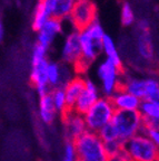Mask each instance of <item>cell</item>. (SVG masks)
<instances>
[{
    "instance_id": "1",
    "label": "cell",
    "mask_w": 159,
    "mask_h": 161,
    "mask_svg": "<svg viewBox=\"0 0 159 161\" xmlns=\"http://www.w3.org/2000/svg\"><path fill=\"white\" fill-rule=\"evenodd\" d=\"M74 143L79 161H109L105 143L98 133L86 131Z\"/></svg>"
},
{
    "instance_id": "2",
    "label": "cell",
    "mask_w": 159,
    "mask_h": 161,
    "mask_svg": "<svg viewBox=\"0 0 159 161\" xmlns=\"http://www.w3.org/2000/svg\"><path fill=\"white\" fill-rule=\"evenodd\" d=\"M116 108L110 97L100 96L99 100L84 114L87 131L98 133L100 129L111 123Z\"/></svg>"
},
{
    "instance_id": "3",
    "label": "cell",
    "mask_w": 159,
    "mask_h": 161,
    "mask_svg": "<svg viewBox=\"0 0 159 161\" xmlns=\"http://www.w3.org/2000/svg\"><path fill=\"white\" fill-rule=\"evenodd\" d=\"M111 123L116 129L118 140L125 144L141 132L142 116L138 111H116Z\"/></svg>"
},
{
    "instance_id": "4",
    "label": "cell",
    "mask_w": 159,
    "mask_h": 161,
    "mask_svg": "<svg viewBox=\"0 0 159 161\" xmlns=\"http://www.w3.org/2000/svg\"><path fill=\"white\" fill-rule=\"evenodd\" d=\"M124 148L131 161L159 160V148L142 132L127 141Z\"/></svg>"
},
{
    "instance_id": "5",
    "label": "cell",
    "mask_w": 159,
    "mask_h": 161,
    "mask_svg": "<svg viewBox=\"0 0 159 161\" xmlns=\"http://www.w3.org/2000/svg\"><path fill=\"white\" fill-rule=\"evenodd\" d=\"M124 70L119 69L109 59L100 62L96 69L97 77L100 80V93L101 96L111 97L121 85V77Z\"/></svg>"
},
{
    "instance_id": "6",
    "label": "cell",
    "mask_w": 159,
    "mask_h": 161,
    "mask_svg": "<svg viewBox=\"0 0 159 161\" xmlns=\"http://www.w3.org/2000/svg\"><path fill=\"white\" fill-rule=\"evenodd\" d=\"M97 18V8L92 0H75L69 18L74 29L80 30L89 26Z\"/></svg>"
},
{
    "instance_id": "7",
    "label": "cell",
    "mask_w": 159,
    "mask_h": 161,
    "mask_svg": "<svg viewBox=\"0 0 159 161\" xmlns=\"http://www.w3.org/2000/svg\"><path fill=\"white\" fill-rule=\"evenodd\" d=\"M62 128L65 141H75L87 131L84 115L72 110H68L62 115Z\"/></svg>"
},
{
    "instance_id": "8",
    "label": "cell",
    "mask_w": 159,
    "mask_h": 161,
    "mask_svg": "<svg viewBox=\"0 0 159 161\" xmlns=\"http://www.w3.org/2000/svg\"><path fill=\"white\" fill-rule=\"evenodd\" d=\"M80 56H81V45L79 39V31L72 29L62 44L61 52H60L61 62L68 66H72L74 68V66L80 59Z\"/></svg>"
},
{
    "instance_id": "9",
    "label": "cell",
    "mask_w": 159,
    "mask_h": 161,
    "mask_svg": "<svg viewBox=\"0 0 159 161\" xmlns=\"http://www.w3.org/2000/svg\"><path fill=\"white\" fill-rule=\"evenodd\" d=\"M100 88L91 78L85 77V88L78 100L76 101L72 111L84 115L92 105L100 98Z\"/></svg>"
},
{
    "instance_id": "10",
    "label": "cell",
    "mask_w": 159,
    "mask_h": 161,
    "mask_svg": "<svg viewBox=\"0 0 159 161\" xmlns=\"http://www.w3.org/2000/svg\"><path fill=\"white\" fill-rule=\"evenodd\" d=\"M74 77L75 75H72V73L70 72V66L64 63L59 64L54 60L48 62L47 78L51 90L58 87L64 88Z\"/></svg>"
},
{
    "instance_id": "11",
    "label": "cell",
    "mask_w": 159,
    "mask_h": 161,
    "mask_svg": "<svg viewBox=\"0 0 159 161\" xmlns=\"http://www.w3.org/2000/svg\"><path fill=\"white\" fill-rule=\"evenodd\" d=\"M48 59L38 62V63H31V72H30V82L36 88L38 96L46 95L51 92L47 78V66Z\"/></svg>"
},
{
    "instance_id": "12",
    "label": "cell",
    "mask_w": 159,
    "mask_h": 161,
    "mask_svg": "<svg viewBox=\"0 0 159 161\" xmlns=\"http://www.w3.org/2000/svg\"><path fill=\"white\" fill-rule=\"evenodd\" d=\"M138 35H137V49L144 59L152 60L154 58V46L149 30V23L142 19L138 23Z\"/></svg>"
},
{
    "instance_id": "13",
    "label": "cell",
    "mask_w": 159,
    "mask_h": 161,
    "mask_svg": "<svg viewBox=\"0 0 159 161\" xmlns=\"http://www.w3.org/2000/svg\"><path fill=\"white\" fill-rule=\"evenodd\" d=\"M62 23H64V20L55 17L48 19L47 23L44 25V27L38 31L37 44L49 49L56 37L60 35L64 30L62 29Z\"/></svg>"
},
{
    "instance_id": "14",
    "label": "cell",
    "mask_w": 159,
    "mask_h": 161,
    "mask_svg": "<svg viewBox=\"0 0 159 161\" xmlns=\"http://www.w3.org/2000/svg\"><path fill=\"white\" fill-rule=\"evenodd\" d=\"M57 8V0H39L33 18V29L39 31L47 20L54 17Z\"/></svg>"
},
{
    "instance_id": "15",
    "label": "cell",
    "mask_w": 159,
    "mask_h": 161,
    "mask_svg": "<svg viewBox=\"0 0 159 161\" xmlns=\"http://www.w3.org/2000/svg\"><path fill=\"white\" fill-rule=\"evenodd\" d=\"M116 111H138L141 100L131 94L127 93L126 91L119 90L110 97Z\"/></svg>"
},
{
    "instance_id": "16",
    "label": "cell",
    "mask_w": 159,
    "mask_h": 161,
    "mask_svg": "<svg viewBox=\"0 0 159 161\" xmlns=\"http://www.w3.org/2000/svg\"><path fill=\"white\" fill-rule=\"evenodd\" d=\"M38 114L39 119L42 123L46 125H50L55 122L57 118V111L54 106L51 94L48 93L46 95L39 96V102H38Z\"/></svg>"
},
{
    "instance_id": "17",
    "label": "cell",
    "mask_w": 159,
    "mask_h": 161,
    "mask_svg": "<svg viewBox=\"0 0 159 161\" xmlns=\"http://www.w3.org/2000/svg\"><path fill=\"white\" fill-rule=\"evenodd\" d=\"M84 88H85V77H82L80 74L75 75V77L72 78L69 83L64 87L66 100H67V105L69 110H72L76 101L78 100V97L80 96Z\"/></svg>"
},
{
    "instance_id": "18",
    "label": "cell",
    "mask_w": 159,
    "mask_h": 161,
    "mask_svg": "<svg viewBox=\"0 0 159 161\" xmlns=\"http://www.w3.org/2000/svg\"><path fill=\"white\" fill-rule=\"evenodd\" d=\"M120 88L126 91L136 97L144 100L145 98V77L138 76H125L121 77Z\"/></svg>"
},
{
    "instance_id": "19",
    "label": "cell",
    "mask_w": 159,
    "mask_h": 161,
    "mask_svg": "<svg viewBox=\"0 0 159 161\" xmlns=\"http://www.w3.org/2000/svg\"><path fill=\"white\" fill-rule=\"evenodd\" d=\"M102 53L106 55L107 59H109L119 69L122 70V62L119 53H118L117 47H116V44H115L114 39L107 34L102 38Z\"/></svg>"
},
{
    "instance_id": "20",
    "label": "cell",
    "mask_w": 159,
    "mask_h": 161,
    "mask_svg": "<svg viewBox=\"0 0 159 161\" xmlns=\"http://www.w3.org/2000/svg\"><path fill=\"white\" fill-rule=\"evenodd\" d=\"M159 105V78L149 76L145 77V98Z\"/></svg>"
},
{
    "instance_id": "21",
    "label": "cell",
    "mask_w": 159,
    "mask_h": 161,
    "mask_svg": "<svg viewBox=\"0 0 159 161\" xmlns=\"http://www.w3.org/2000/svg\"><path fill=\"white\" fill-rule=\"evenodd\" d=\"M52 97V102H54V106H55L57 113L60 115H64V114L67 112L69 108L67 105V100H66L65 95V91L62 87L54 88L50 92Z\"/></svg>"
},
{
    "instance_id": "22",
    "label": "cell",
    "mask_w": 159,
    "mask_h": 161,
    "mask_svg": "<svg viewBox=\"0 0 159 161\" xmlns=\"http://www.w3.org/2000/svg\"><path fill=\"white\" fill-rule=\"evenodd\" d=\"M138 112L142 118H159V105L150 100H141Z\"/></svg>"
},
{
    "instance_id": "23",
    "label": "cell",
    "mask_w": 159,
    "mask_h": 161,
    "mask_svg": "<svg viewBox=\"0 0 159 161\" xmlns=\"http://www.w3.org/2000/svg\"><path fill=\"white\" fill-rule=\"evenodd\" d=\"M75 0H57V8H56L54 17L58 19H68L71 14Z\"/></svg>"
},
{
    "instance_id": "24",
    "label": "cell",
    "mask_w": 159,
    "mask_h": 161,
    "mask_svg": "<svg viewBox=\"0 0 159 161\" xmlns=\"http://www.w3.org/2000/svg\"><path fill=\"white\" fill-rule=\"evenodd\" d=\"M120 20H121L122 26L125 27H129L135 23L136 17H135V13L132 10V7L130 3H124L121 6V14H120Z\"/></svg>"
},
{
    "instance_id": "25",
    "label": "cell",
    "mask_w": 159,
    "mask_h": 161,
    "mask_svg": "<svg viewBox=\"0 0 159 161\" xmlns=\"http://www.w3.org/2000/svg\"><path fill=\"white\" fill-rule=\"evenodd\" d=\"M98 136L101 139L104 143H108V142H112V141H117L118 136L116 132V129L112 125V123H109L107 125H105L102 129H100L98 132Z\"/></svg>"
},
{
    "instance_id": "26",
    "label": "cell",
    "mask_w": 159,
    "mask_h": 161,
    "mask_svg": "<svg viewBox=\"0 0 159 161\" xmlns=\"http://www.w3.org/2000/svg\"><path fill=\"white\" fill-rule=\"evenodd\" d=\"M61 161H79L74 141H65L62 148Z\"/></svg>"
},
{
    "instance_id": "27",
    "label": "cell",
    "mask_w": 159,
    "mask_h": 161,
    "mask_svg": "<svg viewBox=\"0 0 159 161\" xmlns=\"http://www.w3.org/2000/svg\"><path fill=\"white\" fill-rule=\"evenodd\" d=\"M47 55H48V48L36 43V45L33 46V55H31V63H38V62H42V60L48 59Z\"/></svg>"
},
{
    "instance_id": "28",
    "label": "cell",
    "mask_w": 159,
    "mask_h": 161,
    "mask_svg": "<svg viewBox=\"0 0 159 161\" xmlns=\"http://www.w3.org/2000/svg\"><path fill=\"white\" fill-rule=\"evenodd\" d=\"M105 148H106V151H107V154L110 160L111 158L117 156L120 151L124 149V144L119 140H117V141H112V142H108V143H105Z\"/></svg>"
},
{
    "instance_id": "29",
    "label": "cell",
    "mask_w": 159,
    "mask_h": 161,
    "mask_svg": "<svg viewBox=\"0 0 159 161\" xmlns=\"http://www.w3.org/2000/svg\"><path fill=\"white\" fill-rule=\"evenodd\" d=\"M142 129L159 130V118H142Z\"/></svg>"
},
{
    "instance_id": "30",
    "label": "cell",
    "mask_w": 159,
    "mask_h": 161,
    "mask_svg": "<svg viewBox=\"0 0 159 161\" xmlns=\"http://www.w3.org/2000/svg\"><path fill=\"white\" fill-rule=\"evenodd\" d=\"M141 132L146 134L159 148V130H146V129H142Z\"/></svg>"
},
{
    "instance_id": "31",
    "label": "cell",
    "mask_w": 159,
    "mask_h": 161,
    "mask_svg": "<svg viewBox=\"0 0 159 161\" xmlns=\"http://www.w3.org/2000/svg\"><path fill=\"white\" fill-rule=\"evenodd\" d=\"M3 38V23L0 21V43H1Z\"/></svg>"
},
{
    "instance_id": "32",
    "label": "cell",
    "mask_w": 159,
    "mask_h": 161,
    "mask_svg": "<svg viewBox=\"0 0 159 161\" xmlns=\"http://www.w3.org/2000/svg\"><path fill=\"white\" fill-rule=\"evenodd\" d=\"M157 161H159V160H157Z\"/></svg>"
}]
</instances>
